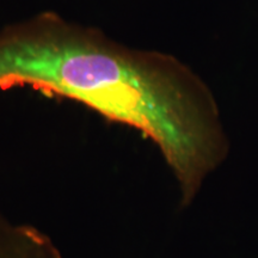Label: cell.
<instances>
[{"instance_id": "1", "label": "cell", "mask_w": 258, "mask_h": 258, "mask_svg": "<svg viewBox=\"0 0 258 258\" xmlns=\"http://www.w3.org/2000/svg\"><path fill=\"white\" fill-rule=\"evenodd\" d=\"M21 86L78 102L151 139L183 207L228 154L214 96L190 67L55 12L0 30V90Z\"/></svg>"}, {"instance_id": "2", "label": "cell", "mask_w": 258, "mask_h": 258, "mask_svg": "<svg viewBox=\"0 0 258 258\" xmlns=\"http://www.w3.org/2000/svg\"><path fill=\"white\" fill-rule=\"evenodd\" d=\"M0 258H62V253L46 232L0 211Z\"/></svg>"}]
</instances>
